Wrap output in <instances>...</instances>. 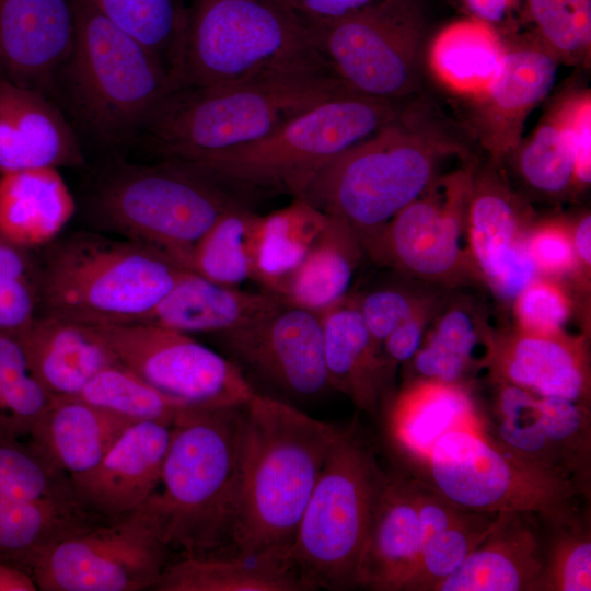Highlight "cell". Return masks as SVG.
Masks as SVG:
<instances>
[{"instance_id": "6", "label": "cell", "mask_w": 591, "mask_h": 591, "mask_svg": "<svg viewBox=\"0 0 591 591\" xmlns=\"http://www.w3.org/2000/svg\"><path fill=\"white\" fill-rule=\"evenodd\" d=\"M38 269L39 313L124 324L143 321L186 268L148 245L80 232L53 244Z\"/></svg>"}, {"instance_id": "3", "label": "cell", "mask_w": 591, "mask_h": 591, "mask_svg": "<svg viewBox=\"0 0 591 591\" xmlns=\"http://www.w3.org/2000/svg\"><path fill=\"white\" fill-rule=\"evenodd\" d=\"M244 405L188 407L172 425L160 482L163 488L141 507L155 521L167 546L182 555L215 554L230 537Z\"/></svg>"}, {"instance_id": "14", "label": "cell", "mask_w": 591, "mask_h": 591, "mask_svg": "<svg viewBox=\"0 0 591 591\" xmlns=\"http://www.w3.org/2000/svg\"><path fill=\"white\" fill-rule=\"evenodd\" d=\"M90 325L121 366L187 406H240L255 394L239 363L189 334L148 323Z\"/></svg>"}, {"instance_id": "51", "label": "cell", "mask_w": 591, "mask_h": 591, "mask_svg": "<svg viewBox=\"0 0 591 591\" xmlns=\"http://www.w3.org/2000/svg\"><path fill=\"white\" fill-rule=\"evenodd\" d=\"M525 243L537 270L563 274L576 265L572 237L559 225L537 229Z\"/></svg>"}, {"instance_id": "32", "label": "cell", "mask_w": 591, "mask_h": 591, "mask_svg": "<svg viewBox=\"0 0 591 591\" xmlns=\"http://www.w3.org/2000/svg\"><path fill=\"white\" fill-rule=\"evenodd\" d=\"M507 40L494 25L468 16L448 24L433 38L428 65L449 91L468 100L483 95L498 77Z\"/></svg>"}, {"instance_id": "20", "label": "cell", "mask_w": 591, "mask_h": 591, "mask_svg": "<svg viewBox=\"0 0 591 591\" xmlns=\"http://www.w3.org/2000/svg\"><path fill=\"white\" fill-rule=\"evenodd\" d=\"M83 163L74 129L48 95L0 74V174Z\"/></svg>"}, {"instance_id": "52", "label": "cell", "mask_w": 591, "mask_h": 591, "mask_svg": "<svg viewBox=\"0 0 591 591\" xmlns=\"http://www.w3.org/2000/svg\"><path fill=\"white\" fill-rule=\"evenodd\" d=\"M312 33L390 0H278Z\"/></svg>"}, {"instance_id": "27", "label": "cell", "mask_w": 591, "mask_h": 591, "mask_svg": "<svg viewBox=\"0 0 591 591\" xmlns=\"http://www.w3.org/2000/svg\"><path fill=\"white\" fill-rule=\"evenodd\" d=\"M132 424L77 396L56 397L28 442L72 478L94 468Z\"/></svg>"}, {"instance_id": "25", "label": "cell", "mask_w": 591, "mask_h": 591, "mask_svg": "<svg viewBox=\"0 0 591 591\" xmlns=\"http://www.w3.org/2000/svg\"><path fill=\"white\" fill-rule=\"evenodd\" d=\"M286 305L277 296L248 292L185 269L172 290L141 322L186 334H221L258 321Z\"/></svg>"}, {"instance_id": "37", "label": "cell", "mask_w": 591, "mask_h": 591, "mask_svg": "<svg viewBox=\"0 0 591 591\" xmlns=\"http://www.w3.org/2000/svg\"><path fill=\"white\" fill-rule=\"evenodd\" d=\"M327 215L302 198L262 216L255 281L273 293L303 259Z\"/></svg>"}, {"instance_id": "55", "label": "cell", "mask_w": 591, "mask_h": 591, "mask_svg": "<svg viewBox=\"0 0 591 591\" xmlns=\"http://www.w3.org/2000/svg\"><path fill=\"white\" fill-rule=\"evenodd\" d=\"M422 323L418 313L397 326L381 344L387 361L402 362L413 358L420 348Z\"/></svg>"}, {"instance_id": "31", "label": "cell", "mask_w": 591, "mask_h": 591, "mask_svg": "<svg viewBox=\"0 0 591 591\" xmlns=\"http://www.w3.org/2000/svg\"><path fill=\"white\" fill-rule=\"evenodd\" d=\"M360 240L341 219L327 221L300 264L273 294L286 305L321 313L346 297L360 256Z\"/></svg>"}, {"instance_id": "17", "label": "cell", "mask_w": 591, "mask_h": 591, "mask_svg": "<svg viewBox=\"0 0 591 591\" xmlns=\"http://www.w3.org/2000/svg\"><path fill=\"white\" fill-rule=\"evenodd\" d=\"M172 425H130L91 471L70 478L81 508L99 520H111L142 506L161 482Z\"/></svg>"}, {"instance_id": "56", "label": "cell", "mask_w": 591, "mask_h": 591, "mask_svg": "<svg viewBox=\"0 0 591 591\" xmlns=\"http://www.w3.org/2000/svg\"><path fill=\"white\" fill-rule=\"evenodd\" d=\"M470 16L483 20L499 30L517 11L520 0H460ZM500 31V30H499Z\"/></svg>"}, {"instance_id": "16", "label": "cell", "mask_w": 591, "mask_h": 591, "mask_svg": "<svg viewBox=\"0 0 591 591\" xmlns=\"http://www.w3.org/2000/svg\"><path fill=\"white\" fill-rule=\"evenodd\" d=\"M471 185L467 172H456L438 189L429 193V187L364 245L383 260L415 275L445 276L460 259L461 212Z\"/></svg>"}, {"instance_id": "41", "label": "cell", "mask_w": 591, "mask_h": 591, "mask_svg": "<svg viewBox=\"0 0 591 591\" xmlns=\"http://www.w3.org/2000/svg\"><path fill=\"white\" fill-rule=\"evenodd\" d=\"M49 401L31 372L18 336L0 333V437L20 439Z\"/></svg>"}, {"instance_id": "42", "label": "cell", "mask_w": 591, "mask_h": 591, "mask_svg": "<svg viewBox=\"0 0 591 591\" xmlns=\"http://www.w3.org/2000/svg\"><path fill=\"white\" fill-rule=\"evenodd\" d=\"M497 515L498 513L468 510L461 520L426 540L420 546L409 591H434L486 538Z\"/></svg>"}, {"instance_id": "22", "label": "cell", "mask_w": 591, "mask_h": 591, "mask_svg": "<svg viewBox=\"0 0 591 591\" xmlns=\"http://www.w3.org/2000/svg\"><path fill=\"white\" fill-rule=\"evenodd\" d=\"M32 374L53 397H74L101 371L120 364L90 324L38 313L19 334Z\"/></svg>"}, {"instance_id": "33", "label": "cell", "mask_w": 591, "mask_h": 591, "mask_svg": "<svg viewBox=\"0 0 591 591\" xmlns=\"http://www.w3.org/2000/svg\"><path fill=\"white\" fill-rule=\"evenodd\" d=\"M506 383L541 397H561L584 403L586 369L577 348L559 336L524 334L497 359Z\"/></svg>"}, {"instance_id": "11", "label": "cell", "mask_w": 591, "mask_h": 591, "mask_svg": "<svg viewBox=\"0 0 591 591\" xmlns=\"http://www.w3.org/2000/svg\"><path fill=\"white\" fill-rule=\"evenodd\" d=\"M424 478L460 508L532 513L548 524L579 519L571 479L510 450L485 422L443 434L420 467Z\"/></svg>"}, {"instance_id": "35", "label": "cell", "mask_w": 591, "mask_h": 591, "mask_svg": "<svg viewBox=\"0 0 591 591\" xmlns=\"http://www.w3.org/2000/svg\"><path fill=\"white\" fill-rule=\"evenodd\" d=\"M144 45L178 89L188 10L183 0H81Z\"/></svg>"}, {"instance_id": "29", "label": "cell", "mask_w": 591, "mask_h": 591, "mask_svg": "<svg viewBox=\"0 0 591 591\" xmlns=\"http://www.w3.org/2000/svg\"><path fill=\"white\" fill-rule=\"evenodd\" d=\"M77 209L56 167L0 174V233L24 248L49 244Z\"/></svg>"}, {"instance_id": "54", "label": "cell", "mask_w": 591, "mask_h": 591, "mask_svg": "<svg viewBox=\"0 0 591 591\" xmlns=\"http://www.w3.org/2000/svg\"><path fill=\"white\" fill-rule=\"evenodd\" d=\"M414 357L416 370L424 378L449 384L457 383L468 366L463 359L429 343Z\"/></svg>"}, {"instance_id": "9", "label": "cell", "mask_w": 591, "mask_h": 591, "mask_svg": "<svg viewBox=\"0 0 591 591\" xmlns=\"http://www.w3.org/2000/svg\"><path fill=\"white\" fill-rule=\"evenodd\" d=\"M404 105L347 91L259 140L187 164L231 187L270 188L300 198L331 159L391 123Z\"/></svg>"}, {"instance_id": "1", "label": "cell", "mask_w": 591, "mask_h": 591, "mask_svg": "<svg viewBox=\"0 0 591 591\" xmlns=\"http://www.w3.org/2000/svg\"><path fill=\"white\" fill-rule=\"evenodd\" d=\"M464 151L451 121L425 104H407L391 123L331 159L300 198L341 219L364 244L432 185L443 160Z\"/></svg>"}, {"instance_id": "30", "label": "cell", "mask_w": 591, "mask_h": 591, "mask_svg": "<svg viewBox=\"0 0 591 591\" xmlns=\"http://www.w3.org/2000/svg\"><path fill=\"white\" fill-rule=\"evenodd\" d=\"M328 383L357 406L375 412L387 361L372 339L355 303L347 296L320 313Z\"/></svg>"}, {"instance_id": "5", "label": "cell", "mask_w": 591, "mask_h": 591, "mask_svg": "<svg viewBox=\"0 0 591 591\" xmlns=\"http://www.w3.org/2000/svg\"><path fill=\"white\" fill-rule=\"evenodd\" d=\"M74 40L55 83L82 128L120 144L144 128L178 86L157 57L81 0Z\"/></svg>"}, {"instance_id": "46", "label": "cell", "mask_w": 591, "mask_h": 591, "mask_svg": "<svg viewBox=\"0 0 591 591\" xmlns=\"http://www.w3.org/2000/svg\"><path fill=\"white\" fill-rule=\"evenodd\" d=\"M0 233V333L19 335L39 313V269Z\"/></svg>"}, {"instance_id": "19", "label": "cell", "mask_w": 591, "mask_h": 591, "mask_svg": "<svg viewBox=\"0 0 591 591\" xmlns=\"http://www.w3.org/2000/svg\"><path fill=\"white\" fill-rule=\"evenodd\" d=\"M76 33L72 0H0V69L22 86L54 93Z\"/></svg>"}, {"instance_id": "23", "label": "cell", "mask_w": 591, "mask_h": 591, "mask_svg": "<svg viewBox=\"0 0 591 591\" xmlns=\"http://www.w3.org/2000/svg\"><path fill=\"white\" fill-rule=\"evenodd\" d=\"M420 553L412 478L389 476L363 545L356 587L409 591Z\"/></svg>"}, {"instance_id": "12", "label": "cell", "mask_w": 591, "mask_h": 591, "mask_svg": "<svg viewBox=\"0 0 591 591\" xmlns=\"http://www.w3.org/2000/svg\"><path fill=\"white\" fill-rule=\"evenodd\" d=\"M349 90L402 101L420 86L425 19L418 0H390L310 33Z\"/></svg>"}, {"instance_id": "53", "label": "cell", "mask_w": 591, "mask_h": 591, "mask_svg": "<svg viewBox=\"0 0 591 591\" xmlns=\"http://www.w3.org/2000/svg\"><path fill=\"white\" fill-rule=\"evenodd\" d=\"M428 343L470 363L478 344L473 316L461 309L448 311L439 320Z\"/></svg>"}, {"instance_id": "8", "label": "cell", "mask_w": 591, "mask_h": 591, "mask_svg": "<svg viewBox=\"0 0 591 591\" xmlns=\"http://www.w3.org/2000/svg\"><path fill=\"white\" fill-rule=\"evenodd\" d=\"M318 70L328 69L309 31L278 0H197L188 11L181 88Z\"/></svg>"}, {"instance_id": "36", "label": "cell", "mask_w": 591, "mask_h": 591, "mask_svg": "<svg viewBox=\"0 0 591 591\" xmlns=\"http://www.w3.org/2000/svg\"><path fill=\"white\" fill-rule=\"evenodd\" d=\"M260 223L245 207L227 211L197 242L187 269L231 287L255 280Z\"/></svg>"}, {"instance_id": "34", "label": "cell", "mask_w": 591, "mask_h": 591, "mask_svg": "<svg viewBox=\"0 0 591 591\" xmlns=\"http://www.w3.org/2000/svg\"><path fill=\"white\" fill-rule=\"evenodd\" d=\"M96 521L78 502L0 498V560L30 572L42 553Z\"/></svg>"}, {"instance_id": "21", "label": "cell", "mask_w": 591, "mask_h": 591, "mask_svg": "<svg viewBox=\"0 0 591 591\" xmlns=\"http://www.w3.org/2000/svg\"><path fill=\"white\" fill-rule=\"evenodd\" d=\"M537 518L498 513L486 538L434 591H540L546 537Z\"/></svg>"}, {"instance_id": "48", "label": "cell", "mask_w": 591, "mask_h": 591, "mask_svg": "<svg viewBox=\"0 0 591 591\" xmlns=\"http://www.w3.org/2000/svg\"><path fill=\"white\" fill-rule=\"evenodd\" d=\"M515 313L526 334L558 336L569 316V302L558 287L533 280L515 298Z\"/></svg>"}, {"instance_id": "15", "label": "cell", "mask_w": 591, "mask_h": 591, "mask_svg": "<svg viewBox=\"0 0 591 591\" xmlns=\"http://www.w3.org/2000/svg\"><path fill=\"white\" fill-rule=\"evenodd\" d=\"M217 336L239 362L289 395L313 397L331 387L318 313L283 305Z\"/></svg>"}, {"instance_id": "38", "label": "cell", "mask_w": 591, "mask_h": 591, "mask_svg": "<svg viewBox=\"0 0 591 591\" xmlns=\"http://www.w3.org/2000/svg\"><path fill=\"white\" fill-rule=\"evenodd\" d=\"M518 147L520 173L532 188L547 195H558L575 183L573 154L563 97Z\"/></svg>"}, {"instance_id": "45", "label": "cell", "mask_w": 591, "mask_h": 591, "mask_svg": "<svg viewBox=\"0 0 591 591\" xmlns=\"http://www.w3.org/2000/svg\"><path fill=\"white\" fill-rule=\"evenodd\" d=\"M536 409L551 448L567 473L586 490L590 457V418L586 404L537 396Z\"/></svg>"}, {"instance_id": "13", "label": "cell", "mask_w": 591, "mask_h": 591, "mask_svg": "<svg viewBox=\"0 0 591 591\" xmlns=\"http://www.w3.org/2000/svg\"><path fill=\"white\" fill-rule=\"evenodd\" d=\"M171 548L140 506L83 526L42 553L30 572L43 591H139L154 588Z\"/></svg>"}, {"instance_id": "47", "label": "cell", "mask_w": 591, "mask_h": 591, "mask_svg": "<svg viewBox=\"0 0 591 591\" xmlns=\"http://www.w3.org/2000/svg\"><path fill=\"white\" fill-rule=\"evenodd\" d=\"M545 563L540 591L591 590V536L580 519L548 524Z\"/></svg>"}, {"instance_id": "43", "label": "cell", "mask_w": 591, "mask_h": 591, "mask_svg": "<svg viewBox=\"0 0 591 591\" xmlns=\"http://www.w3.org/2000/svg\"><path fill=\"white\" fill-rule=\"evenodd\" d=\"M536 401L537 395L503 382L495 406L494 437L515 453L575 482L543 432L537 417Z\"/></svg>"}, {"instance_id": "28", "label": "cell", "mask_w": 591, "mask_h": 591, "mask_svg": "<svg viewBox=\"0 0 591 591\" xmlns=\"http://www.w3.org/2000/svg\"><path fill=\"white\" fill-rule=\"evenodd\" d=\"M155 591H306L289 553L268 551L182 555L170 561Z\"/></svg>"}, {"instance_id": "49", "label": "cell", "mask_w": 591, "mask_h": 591, "mask_svg": "<svg viewBox=\"0 0 591 591\" xmlns=\"http://www.w3.org/2000/svg\"><path fill=\"white\" fill-rule=\"evenodd\" d=\"M355 303L379 347L397 326L418 313L408 296L392 289L373 291Z\"/></svg>"}, {"instance_id": "18", "label": "cell", "mask_w": 591, "mask_h": 591, "mask_svg": "<svg viewBox=\"0 0 591 591\" xmlns=\"http://www.w3.org/2000/svg\"><path fill=\"white\" fill-rule=\"evenodd\" d=\"M558 62L537 38L507 42L498 77L471 100L474 135L494 158L514 152L521 143L525 120L551 91Z\"/></svg>"}, {"instance_id": "39", "label": "cell", "mask_w": 591, "mask_h": 591, "mask_svg": "<svg viewBox=\"0 0 591 591\" xmlns=\"http://www.w3.org/2000/svg\"><path fill=\"white\" fill-rule=\"evenodd\" d=\"M77 397L132 422L173 425L187 406L157 390L121 364L95 375Z\"/></svg>"}, {"instance_id": "2", "label": "cell", "mask_w": 591, "mask_h": 591, "mask_svg": "<svg viewBox=\"0 0 591 591\" xmlns=\"http://www.w3.org/2000/svg\"><path fill=\"white\" fill-rule=\"evenodd\" d=\"M339 428L255 392L244 405L230 537L240 553H289Z\"/></svg>"}, {"instance_id": "50", "label": "cell", "mask_w": 591, "mask_h": 591, "mask_svg": "<svg viewBox=\"0 0 591 591\" xmlns=\"http://www.w3.org/2000/svg\"><path fill=\"white\" fill-rule=\"evenodd\" d=\"M563 100L573 154V182L587 185L591 181V94L577 91Z\"/></svg>"}, {"instance_id": "10", "label": "cell", "mask_w": 591, "mask_h": 591, "mask_svg": "<svg viewBox=\"0 0 591 591\" xmlns=\"http://www.w3.org/2000/svg\"><path fill=\"white\" fill-rule=\"evenodd\" d=\"M387 479L368 442L339 428L289 549L308 590L356 587L359 558Z\"/></svg>"}, {"instance_id": "44", "label": "cell", "mask_w": 591, "mask_h": 591, "mask_svg": "<svg viewBox=\"0 0 591 591\" xmlns=\"http://www.w3.org/2000/svg\"><path fill=\"white\" fill-rule=\"evenodd\" d=\"M536 38L558 61L586 62L591 50V0H524Z\"/></svg>"}, {"instance_id": "26", "label": "cell", "mask_w": 591, "mask_h": 591, "mask_svg": "<svg viewBox=\"0 0 591 591\" xmlns=\"http://www.w3.org/2000/svg\"><path fill=\"white\" fill-rule=\"evenodd\" d=\"M483 422L473 399L459 383L427 379L410 384L394 399L386 431L393 448L420 468L443 434Z\"/></svg>"}, {"instance_id": "4", "label": "cell", "mask_w": 591, "mask_h": 591, "mask_svg": "<svg viewBox=\"0 0 591 591\" xmlns=\"http://www.w3.org/2000/svg\"><path fill=\"white\" fill-rule=\"evenodd\" d=\"M347 91L328 70L289 73L221 88H181L143 130L166 159L195 162L259 140Z\"/></svg>"}, {"instance_id": "24", "label": "cell", "mask_w": 591, "mask_h": 591, "mask_svg": "<svg viewBox=\"0 0 591 591\" xmlns=\"http://www.w3.org/2000/svg\"><path fill=\"white\" fill-rule=\"evenodd\" d=\"M468 204V233L473 255L494 290L515 299L533 280L537 268L519 235L514 207L503 188L479 182Z\"/></svg>"}, {"instance_id": "40", "label": "cell", "mask_w": 591, "mask_h": 591, "mask_svg": "<svg viewBox=\"0 0 591 591\" xmlns=\"http://www.w3.org/2000/svg\"><path fill=\"white\" fill-rule=\"evenodd\" d=\"M0 498L78 502L65 472L28 441L5 437H0Z\"/></svg>"}, {"instance_id": "58", "label": "cell", "mask_w": 591, "mask_h": 591, "mask_svg": "<svg viewBox=\"0 0 591 591\" xmlns=\"http://www.w3.org/2000/svg\"><path fill=\"white\" fill-rule=\"evenodd\" d=\"M572 243L577 256L584 263L590 265L591 262V217L584 216L575 229Z\"/></svg>"}, {"instance_id": "57", "label": "cell", "mask_w": 591, "mask_h": 591, "mask_svg": "<svg viewBox=\"0 0 591 591\" xmlns=\"http://www.w3.org/2000/svg\"><path fill=\"white\" fill-rule=\"evenodd\" d=\"M32 575L13 564L0 560V591H36Z\"/></svg>"}, {"instance_id": "7", "label": "cell", "mask_w": 591, "mask_h": 591, "mask_svg": "<svg viewBox=\"0 0 591 591\" xmlns=\"http://www.w3.org/2000/svg\"><path fill=\"white\" fill-rule=\"evenodd\" d=\"M229 185L181 161L157 165L117 162L86 197L100 228L153 247L187 269L190 254L227 211L244 207Z\"/></svg>"}]
</instances>
